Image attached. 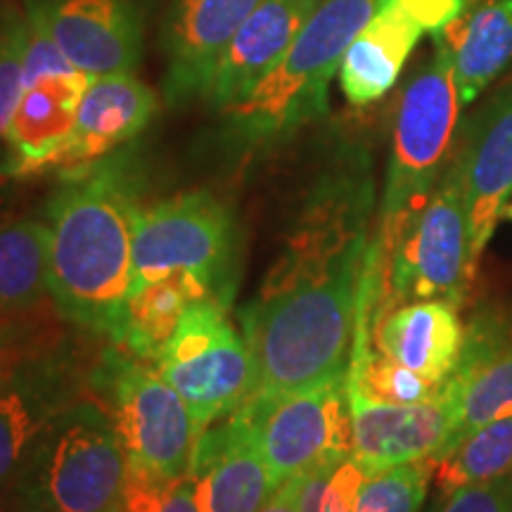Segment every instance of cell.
Segmentation results:
<instances>
[{
    "instance_id": "obj_1",
    "label": "cell",
    "mask_w": 512,
    "mask_h": 512,
    "mask_svg": "<svg viewBox=\"0 0 512 512\" xmlns=\"http://www.w3.org/2000/svg\"><path fill=\"white\" fill-rule=\"evenodd\" d=\"M368 261L342 271L294 280H268L242 311L256 370L254 396L309 392L347 375Z\"/></svg>"
},
{
    "instance_id": "obj_2",
    "label": "cell",
    "mask_w": 512,
    "mask_h": 512,
    "mask_svg": "<svg viewBox=\"0 0 512 512\" xmlns=\"http://www.w3.org/2000/svg\"><path fill=\"white\" fill-rule=\"evenodd\" d=\"M138 204L126 174L95 166L67 178L48 207V275L57 309L98 332L117 330L133 283Z\"/></svg>"
},
{
    "instance_id": "obj_3",
    "label": "cell",
    "mask_w": 512,
    "mask_h": 512,
    "mask_svg": "<svg viewBox=\"0 0 512 512\" xmlns=\"http://www.w3.org/2000/svg\"><path fill=\"white\" fill-rule=\"evenodd\" d=\"M377 0H320L290 50L249 91L223 107L226 133L240 150L278 145L328 110V88L349 43Z\"/></svg>"
},
{
    "instance_id": "obj_4",
    "label": "cell",
    "mask_w": 512,
    "mask_h": 512,
    "mask_svg": "<svg viewBox=\"0 0 512 512\" xmlns=\"http://www.w3.org/2000/svg\"><path fill=\"white\" fill-rule=\"evenodd\" d=\"M131 460L105 408L76 401L57 415L15 477L19 512H121Z\"/></svg>"
},
{
    "instance_id": "obj_5",
    "label": "cell",
    "mask_w": 512,
    "mask_h": 512,
    "mask_svg": "<svg viewBox=\"0 0 512 512\" xmlns=\"http://www.w3.org/2000/svg\"><path fill=\"white\" fill-rule=\"evenodd\" d=\"M463 102L448 50L434 41L430 64L403 88L382 197L380 235L392 233L430 200L453 159Z\"/></svg>"
},
{
    "instance_id": "obj_6",
    "label": "cell",
    "mask_w": 512,
    "mask_h": 512,
    "mask_svg": "<svg viewBox=\"0 0 512 512\" xmlns=\"http://www.w3.org/2000/svg\"><path fill=\"white\" fill-rule=\"evenodd\" d=\"M377 249L389 256L387 309L420 299H444L460 306L475 278L470 256L463 178L451 159L430 200L392 233L377 235Z\"/></svg>"
},
{
    "instance_id": "obj_7",
    "label": "cell",
    "mask_w": 512,
    "mask_h": 512,
    "mask_svg": "<svg viewBox=\"0 0 512 512\" xmlns=\"http://www.w3.org/2000/svg\"><path fill=\"white\" fill-rule=\"evenodd\" d=\"M155 370L183 396L200 432L256 392L252 351L230 325L226 302L219 297L188 306Z\"/></svg>"
},
{
    "instance_id": "obj_8",
    "label": "cell",
    "mask_w": 512,
    "mask_h": 512,
    "mask_svg": "<svg viewBox=\"0 0 512 512\" xmlns=\"http://www.w3.org/2000/svg\"><path fill=\"white\" fill-rule=\"evenodd\" d=\"M235 252V221L209 192H185L138 209L133 223L131 290L174 273H192L216 297H230L228 273Z\"/></svg>"
},
{
    "instance_id": "obj_9",
    "label": "cell",
    "mask_w": 512,
    "mask_h": 512,
    "mask_svg": "<svg viewBox=\"0 0 512 512\" xmlns=\"http://www.w3.org/2000/svg\"><path fill=\"white\" fill-rule=\"evenodd\" d=\"M107 418L131 465L162 477H185L200 427L183 396L136 356L107 354L98 377Z\"/></svg>"
},
{
    "instance_id": "obj_10",
    "label": "cell",
    "mask_w": 512,
    "mask_h": 512,
    "mask_svg": "<svg viewBox=\"0 0 512 512\" xmlns=\"http://www.w3.org/2000/svg\"><path fill=\"white\" fill-rule=\"evenodd\" d=\"M275 486L351 458L347 375L309 392L252 396L242 403Z\"/></svg>"
},
{
    "instance_id": "obj_11",
    "label": "cell",
    "mask_w": 512,
    "mask_h": 512,
    "mask_svg": "<svg viewBox=\"0 0 512 512\" xmlns=\"http://www.w3.org/2000/svg\"><path fill=\"white\" fill-rule=\"evenodd\" d=\"M453 162L463 178L470 256L477 271L512 197V81L465 121Z\"/></svg>"
},
{
    "instance_id": "obj_12",
    "label": "cell",
    "mask_w": 512,
    "mask_h": 512,
    "mask_svg": "<svg viewBox=\"0 0 512 512\" xmlns=\"http://www.w3.org/2000/svg\"><path fill=\"white\" fill-rule=\"evenodd\" d=\"M69 64L100 76L133 74L143 50L138 0H24Z\"/></svg>"
},
{
    "instance_id": "obj_13",
    "label": "cell",
    "mask_w": 512,
    "mask_h": 512,
    "mask_svg": "<svg viewBox=\"0 0 512 512\" xmlns=\"http://www.w3.org/2000/svg\"><path fill=\"white\" fill-rule=\"evenodd\" d=\"M155 112V91L133 74L100 76L83 95L72 133L36 166L34 178L60 174L67 181L86 174L119 145L136 138Z\"/></svg>"
},
{
    "instance_id": "obj_14",
    "label": "cell",
    "mask_w": 512,
    "mask_h": 512,
    "mask_svg": "<svg viewBox=\"0 0 512 512\" xmlns=\"http://www.w3.org/2000/svg\"><path fill=\"white\" fill-rule=\"evenodd\" d=\"M188 477L200 512H259L278 489L242 406L200 432Z\"/></svg>"
},
{
    "instance_id": "obj_15",
    "label": "cell",
    "mask_w": 512,
    "mask_h": 512,
    "mask_svg": "<svg viewBox=\"0 0 512 512\" xmlns=\"http://www.w3.org/2000/svg\"><path fill=\"white\" fill-rule=\"evenodd\" d=\"M347 399L354 432L351 456L366 475L413 460L437 458L456 432L444 389L430 401L380 403L347 384Z\"/></svg>"
},
{
    "instance_id": "obj_16",
    "label": "cell",
    "mask_w": 512,
    "mask_h": 512,
    "mask_svg": "<svg viewBox=\"0 0 512 512\" xmlns=\"http://www.w3.org/2000/svg\"><path fill=\"white\" fill-rule=\"evenodd\" d=\"M259 0H171L162 48L171 105L209 95L216 64Z\"/></svg>"
},
{
    "instance_id": "obj_17",
    "label": "cell",
    "mask_w": 512,
    "mask_h": 512,
    "mask_svg": "<svg viewBox=\"0 0 512 512\" xmlns=\"http://www.w3.org/2000/svg\"><path fill=\"white\" fill-rule=\"evenodd\" d=\"M318 5L320 0H259L216 64L211 102L223 110L245 98L290 50Z\"/></svg>"
},
{
    "instance_id": "obj_18",
    "label": "cell",
    "mask_w": 512,
    "mask_h": 512,
    "mask_svg": "<svg viewBox=\"0 0 512 512\" xmlns=\"http://www.w3.org/2000/svg\"><path fill=\"white\" fill-rule=\"evenodd\" d=\"M72 406V392L53 363L17 358L0 377V489L15 482L31 448Z\"/></svg>"
},
{
    "instance_id": "obj_19",
    "label": "cell",
    "mask_w": 512,
    "mask_h": 512,
    "mask_svg": "<svg viewBox=\"0 0 512 512\" xmlns=\"http://www.w3.org/2000/svg\"><path fill=\"white\" fill-rule=\"evenodd\" d=\"M93 81V76L74 69L41 76L24 88L3 136L10 152L5 176L34 178L36 166L72 133L83 95Z\"/></svg>"
},
{
    "instance_id": "obj_20",
    "label": "cell",
    "mask_w": 512,
    "mask_h": 512,
    "mask_svg": "<svg viewBox=\"0 0 512 512\" xmlns=\"http://www.w3.org/2000/svg\"><path fill=\"white\" fill-rule=\"evenodd\" d=\"M377 349L425 380L444 384L458 366L465 342L458 306L420 299L396 306L377 328Z\"/></svg>"
},
{
    "instance_id": "obj_21",
    "label": "cell",
    "mask_w": 512,
    "mask_h": 512,
    "mask_svg": "<svg viewBox=\"0 0 512 512\" xmlns=\"http://www.w3.org/2000/svg\"><path fill=\"white\" fill-rule=\"evenodd\" d=\"M422 36L425 31L392 0H377L373 17L354 36L339 64V83L351 105H370L392 91Z\"/></svg>"
},
{
    "instance_id": "obj_22",
    "label": "cell",
    "mask_w": 512,
    "mask_h": 512,
    "mask_svg": "<svg viewBox=\"0 0 512 512\" xmlns=\"http://www.w3.org/2000/svg\"><path fill=\"white\" fill-rule=\"evenodd\" d=\"M451 55L460 102L470 105L512 60V0H479L434 34Z\"/></svg>"
},
{
    "instance_id": "obj_23",
    "label": "cell",
    "mask_w": 512,
    "mask_h": 512,
    "mask_svg": "<svg viewBox=\"0 0 512 512\" xmlns=\"http://www.w3.org/2000/svg\"><path fill=\"white\" fill-rule=\"evenodd\" d=\"M216 297L202 278L192 273H174L128 292L112 339L140 361L152 366L171 342L188 306L197 299Z\"/></svg>"
},
{
    "instance_id": "obj_24",
    "label": "cell",
    "mask_w": 512,
    "mask_h": 512,
    "mask_svg": "<svg viewBox=\"0 0 512 512\" xmlns=\"http://www.w3.org/2000/svg\"><path fill=\"white\" fill-rule=\"evenodd\" d=\"M512 475V415L460 434L434 458L439 498Z\"/></svg>"
},
{
    "instance_id": "obj_25",
    "label": "cell",
    "mask_w": 512,
    "mask_h": 512,
    "mask_svg": "<svg viewBox=\"0 0 512 512\" xmlns=\"http://www.w3.org/2000/svg\"><path fill=\"white\" fill-rule=\"evenodd\" d=\"M50 292L48 226L24 219L0 226V318L27 311Z\"/></svg>"
},
{
    "instance_id": "obj_26",
    "label": "cell",
    "mask_w": 512,
    "mask_h": 512,
    "mask_svg": "<svg viewBox=\"0 0 512 512\" xmlns=\"http://www.w3.org/2000/svg\"><path fill=\"white\" fill-rule=\"evenodd\" d=\"M347 384L361 392L366 399L380 403H420L441 394L444 384H434L413 370L399 366L380 349L370 344H356L351 354Z\"/></svg>"
},
{
    "instance_id": "obj_27",
    "label": "cell",
    "mask_w": 512,
    "mask_h": 512,
    "mask_svg": "<svg viewBox=\"0 0 512 512\" xmlns=\"http://www.w3.org/2000/svg\"><path fill=\"white\" fill-rule=\"evenodd\" d=\"M444 396L451 403L456 420L453 439L486 422L508 418L512 415V349L479 370L460 392Z\"/></svg>"
},
{
    "instance_id": "obj_28",
    "label": "cell",
    "mask_w": 512,
    "mask_h": 512,
    "mask_svg": "<svg viewBox=\"0 0 512 512\" xmlns=\"http://www.w3.org/2000/svg\"><path fill=\"white\" fill-rule=\"evenodd\" d=\"M434 477V458L413 460L366 475L354 512H418Z\"/></svg>"
},
{
    "instance_id": "obj_29",
    "label": "cell",
    "mask_w": 512,
    "mask_h": 512,
    "mask_svg": "<svg viewBox=\"0 0 512 512\" xmlns=\"http://www.w3.org/2000/svg\"><path fill=\"white\" fill-rule=\"evenodd\" d=\"M512 349V318L496 306H482L465 328V342L458 366L444 382V394L453 396L475 377L479 370Z\"/></svg>"
},
{
    "instance_id": "obj_30",
    "label": "cell",
    "mask_w": 512,
    "mask_h": 512,
    "mask_svg": "<svg viewBox=\"0 0 512 512\" xmlns=\"http://www.w3.org/2000/svg\"><path fill=\"white\" fill-rule=\"evenodd\" d=\"M24 50H27V12L17 5L0 8V138L8 131L24 93Z\"/></svg>"
},
{
    "instance_id": "obj_31",
    "label": "cell",
    "mask_w": 512,
    "mask_h": 512,
    "mask_svg": "<svg viewBox=\"0 0 512 512\" xmlns=\"http://www.w3.org/2000/svg\"><path fill=\"white\" fill-rule=\"evenodd\" d=\"M363 479L366 472L354 456L320 467L302 479V512H354Z\"/></svg>"
},
{
    "instance_id": "obj_32",
    "label": "cell",
    "mask_w": 512,
    "mask_h": 512,
    "mask_svg": "<svg viewBox=\"0 0 512 512\" xmlns=\"http://www.w3.org/2000/svg\"><path fill=\"white\" fill-rule=\"evenodd\" d=\"M121 512H200L190 477H162L131 465Z\"/></svg>"
},
{
    "instance_id": "obj_33",
    "label": "cell",
    "mask_w": 512,
    "mask_h": 512,
    "mask_svg": "<svg viewBox=\"0 0 512 512\" xmlns=\"http://www.w3.org/2000/svg\"><path fill=\"white\" fill-rule=\"evenodd\" d=\"M27 12V10H24ZM74 72L67 57L57 48L53 36L38 19L27 12V50H24V88L48 74Z\"/></svg>"
},
{
    "instance_id": "obj_34",
    "label": "cell",
    "mask_w": 512,
    "mask_h": 512,
    "mask_svg": "<svg viewBox=\"0 0 512 512\" xmlns=\"http://www.w3.org/2000/svg\"><path fill=\"white\" fill-rule=\"evenodd\" d=\"M432 512H512V475L496 482L463 486L439 498Z\"/></svg>"
},
{
    "instance_id": "obj_35",
    "label": "cell",
    "mask_w": 512,
    "mask_h": 512,
    "mask_svg": "<svg viewBox=\"0 0 512 512\" xmlns=\"http://www.w3.org/2000/svg\"><path fill=\"white\" fill-rule=\"evenodd\" d=\"M392 3L406 12L425 34H437L460 17L470 0H392Z\"/></svg>"
},
{
    "instance_id": "obj_36",
    "label": "cell",
    "mask_w": 512,
    "mask_h": 512,
    "mask_svg": "<svg viewBox=\"0 0 512 512\" xmlns=\"http://www.w3.org/2000/svg\"><path fill=\"white\" fill-rule=\"evenodd\" d=\"M302 479H290V482L280 484L275 494L268 498L264 508L259 512H302V503H299V494H302Z\"/></svg>"
},
{
    "instance_id": "obj_37",
    "label": "cell",
    "mask_w": 512,
    "mask_h": 512,
    "mask_svg": "<svg viewBox=\"0 0 512 512\" xmlns=\"http://www.w3.org/2000/svg\"><path fill=\"white\" fill-rule=\"evenodd\" d=\"M505 216H508V219H512V202H510V207H508V211H505Z\"/></svg>"
}]
</instances>
